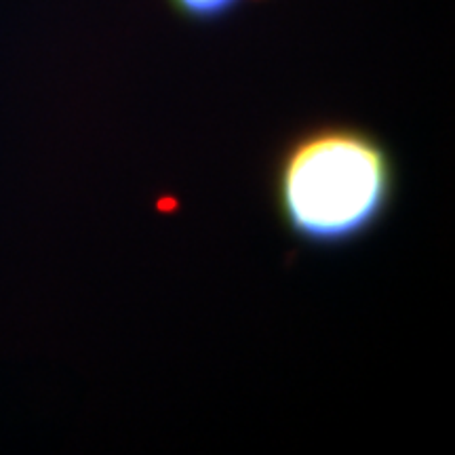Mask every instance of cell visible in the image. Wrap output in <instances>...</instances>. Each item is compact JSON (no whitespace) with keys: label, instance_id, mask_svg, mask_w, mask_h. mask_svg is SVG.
Instances as JSON below:
<instances>
[{"label":"cell","instance_id":"obj_1","mask_svg":"<svg viewBox=\"0 0 455 455\" xmlns=\"http://www.w3.org/2000/svg\"><path fill=\"white\" fill-rule=\"evenodd\" d=\"M390 148L350 123H318L284 141L272 201L284 230L312 249H341L382 226L396 198Z\"/></svg>","mask_w":455,"mask_h":455},{"label":"cell","instance_id":"obj_2","mask_svg":"<svg viewBox=\"0 0 455 455\" xmlns=\"http://www.w3.org/2000/svg\"><path fill=\"white\" fill-rule=\"evenodd\" d=\"M171 9L192 24H220L238 11L243 0H167Z\"/></svg>","mask_w":455,"mask_h":455}]
</instances>
